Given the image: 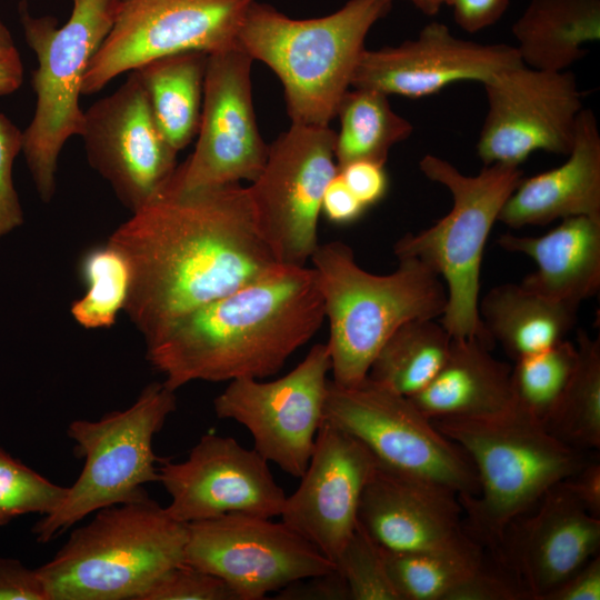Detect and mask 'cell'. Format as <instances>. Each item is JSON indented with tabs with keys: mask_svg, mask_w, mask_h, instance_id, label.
Segmentation results:
<instances>
[{
	"mask_svg": "<svg viewBox=\"0 0 600 600\" xmlns=\"http://www.w3.org/2000/svg\"><path fill=\"white\" fill-rule=\"evenodd\" d=\"M431 421L467 453L476 469L479 492L459 500L468 534L489 556L512 521L589 459L552 436L517 402L492 416Z\"/></svg>",
	"mask_w": 600,
	"mask_h": 600,
	"instance_id": "obj_3",
	"label": "cell"
},
{
	"mask_svg": "<svg viewBox=\"0 0 600 600\" xmlns=\"http://www.w3.org/2000/svg\"><path fill=\"white\" fill-rule=\"evenodd\" d=\"M139 600H238L219 577L180 563L162 574Z\"/></svg>",
	"mask_w": 600,
	"mask_h": 600,
	"instance_id": "obj_37",
	"label": "cell"
},
{
	"mask_svg": "<svg viewBox=\"0 0 600 600\" xmlns=\"http://www.w3.org/2000/svg\"><path fill=\"white\" fill-rule=\"evenodd\" d=\"M324 420L357 438L377 462L399 473L476 496L479 482L467 453L404 396L368 377L343 387L329 379Z\"/></svg>",
	"mask_w": 600,
	"mask_h": 600,
	"instance_id": "obj_10",
	"label": "cell"
},
{
	"mask_svg": "<svg viewBox=\"0 0 600 600\" xmlns=\"http://www.w3.org/2000/svg\"><path fill=\"white\" fill-rule=\"evenodd\" d=\"M497 243L534 260L520 284L540 297L579 309L600 289V218L570 217L543 236L504 233Z\"/></svg>",
	"mask_w": 600,
	"mask_h": 600,
	"instance_id": "obj_24",
	"label": "cell"
},
{
	"mask_svg": "<svg viewBox=\"0 0 600 600\" xmlns=\"http://www.w3.org/2000/svg\"><path fill=\"white\" fill-rule=\"evenodd\" d=\"M563 483L590 514L600 518V462L598 459L589 458L578 471L563 480Z\"/></svg>",
	"mask_w": 600,
	"mask_h": 600,
	"instance_id": "obj_45",
	"label": "cell"
},
{
	"mask_svg": "<svg viewBox=\"0 0 600 600\" xmlns=\"http://www.w3.org/2000/svg\"><path fill=\"white\" fill-rule=\"evenodd\" d=\"M0 600H49L37 569L0 558Z\"/></svg>",
	"mask_w": 600,
	"mask_h": 600,
	"instance_id": "obj_40",
	"label": "cell"
},
{
	"mask_svg": "<svg viewBox=\"0 0 600 600\" xmlns=\"http://www.w3.org/2000/svg\"><path fill=\"white\" fill-rule=\"evenodd\" d=\"M381 550L388 573L401 600H449L451 593L490 559L482 548L446 553Z\"/></svg>",
	"mask_w": 600,
	"mask_h": 600,
	"instance_id": "obj_32",
	"label": "cell"
},
{
	"mask_svg": "<svg viewBox=\"0 0 600 600\" xmlns=\"http://www.w3.org/2000/svg\"><path fill=\"white\" fill-rule=\"evenodd\" d=\"M183 562L222 579L238 600H261L337 569L282 520L243 513L187 523Z\"/></svg>",
	"mask_w": 600,
	"mask_h": 600,
	"instance_id": "obj_13",
	"label": "cell"
},
{
	"mask_svg": "<svg viewBox=\"0 0 600 600\" xmlns=\"http://www.w3.org/2000/svg\"><path fill=\"white\" fill-rule=\"evenodd\" d=\"M366 210L338 172L323 192L321 213L334 224H349L357 221Z\"/></svg>",
	"mask_w": 600,
	"mask_h": 600,
	"instance_id": "obj_43",
	"label": "cell"
},
{
	"mask_svg": "<svg viewBox=\"0 0 600 600\" xmlns=\"http://www.w3.org/2000/svg\"><path fill=\"white\" fill-rule=\"evenodd\" d=\"M208 54L203 51L179 52L134 69L158 127L178 152L199 130Z\"/></svg>",
	"mask_w": 600,
	"mask_h": 600,
	"instance_id": "obj_28",
	"label": "cell"
},
{
	"mask_svg": "<svg viewBox=\"0 0 600 600\" xmlns=\"http://www.w3.org/2000/svg\"><path fill=\"white\" fill-rule=\"evenodd\" d=\"M480 319L496 342L514 361L564 340L578 309L548 300L521 284L503 283L479 300Z\"/></svg>",
	"mask_w": 600,
	"mask_h": 600,
	"instance_id": "obj_27",
	"label": "cell"
},
{
	"mask_svg": "<svg viewBox=\"0 0 600 600\" xmlns=\"http://www.w3.org/2000/svg\"><path fill=\"white\" fill-rule=\"evenodd\" d=\"M576 344L574 370L542 423L563 443L587 452L600 448V339L580 330Z\"/></svg>",
	"mask_w": 600,
	"mask_h": 600,
	"instance_id": "obj_31",
	"label": "cell"
},
{
	"mask_svg": "<svg viewBox=\"0 0 600 600\" xmlns=\"http://www.w3.org/2000/svg\"><path fill=\"white\" fill-rule=\"evenodd\" d=\"M23 63L20 54L0 61V97L16 92L23 82Z\"/></svg>",
	"mask_w": 600,
	"mask_h": 600,
	"instance_id": "obj_46",
	"label": "cell"
},
{
	"mask_svg": "<svg viewBox=\"0 0 600 600\" xmlns=\"http://www.w3.org/2000/svg\"><path fill=\"white\" fill-rule=\"evenodd\" d=\"M19 56L13 37L0 16V61Z\"/></svg>",
	"mask_w": 600,
	"mask_h": 600,
	"instance_id": "obj_47",
	"label": "cell"
},
{
	"mask_svg": "<svg viewBox=\"0 0 600 600\" xmlns=\"http://www.w3.org/2000/svg\"><path fill=\"white\" fill-rule=\"evenodd\" d=\"M393 0H348L336 12L292 19L253 0L237 44L266 63L283 86L291 123L328 127L351 79L373 24Z\"/></svg>",
	"mask_w": 600,
	"mask_h": 600,
	"instance_id": "obj_4",
	"label": "cell"
},
{
	"mask_svg": "<svg viewBox=\"0 0 600 600\" xmlns=\"http://www.w3.org/2000/svg\"><path fill=\"white\" fill-rule=\"evenodd\" d=\"M278 599L350 600L348 587L338 569L300 580L279 591Z\"/></svg>",
	"mask_w": 600,
	"mask_h": 600,
	"instance_id": "obj_42",
	"label": "cell"
},
{
	"mask_svg": "<svg viewBox=\"0 0 600 600\" xmlns=\"http://www.w3.org/2000/svg\"><path fill=\"white\" fill-rule=\"evenodd\" d=\"M253 0H114L113 22L90 61L82 94L173 53H212L237 44Z\"/></svg>",
	"mask_w": 600,
	"mask_h": 600,
	"instance_id": "obj_12",
	"label": "cell"
},
{
	"mask_svg": "<svg viewBox=\"0 0 600 600\" xmlns=\"http://www.w3.org/2000/svg\"><path fill=\"white\" fill-rule=\"evenodd\" d=\"M176 407V391L152 382L124 410L72 421L68 436L84 466L62 503L34 524L37 540L46 543L91 512L147 493L143 484L159 481L152 440Z\"/></svg>",
	"mask_w": 600,
	"mask_h": 600,
	"instance_id": "obj_9",
	"label": "cell"
},
{
	"mask_svg": "<svg viewBox=\"0 0 600 600\" xmlns=\"http://www.w3.org/2000/svg\"><path fill=\"white\" fill-rule=\"evenodd\" d=\"M600 556L592 557L580 569L554 588L544 600H599Z\"/></svg>",
	"mask_w": 600,
	"mask_h": 600,
	"instance_id": "obj_44",
	"label": "cell"
},
{
	"mask_svg": "<svg viewBox=\"0 0 600 600\" xmlns=\"http://www.w3.org/2000/svg\"><path fill=\"white\" fill-rule=\"evenodd\" d=\"M418 10L426 16H436L442 4L450 3L451 0H409Z\"/></svg>",
	"mask_w": 600,
	"mask_h": 600,
	"instance_id": "obj_48",
	"label": "cell"
},
{
	"mask_svg": "<svg viewBox=\"0 0 600 600\" xmlns=\"http://www.w3.org/2000/svg\"><path fill=\"white\" fill-rule=\"evenodd\" d=\"M114 0H72L71 14L59 26L52 16H34L22 0L18 6L27 44L37 59L31 86L33 116L22 131V154L39 198L49 203L66 142L80 136L84 110L80 96L91 59L113 22Z\"/></svg>",
	"mask_w": 600,
	"mask_h": 600,
	"instance_id": "obj_8",
	"label": "cell"
},
{
	"mask_svg": "<svg viewBox=\"0 0 600 600\" xmlns=\"http://www.w3.org/2000/svg\"><path fill=\"white\" fill-rule=\"evenodd\" d=\"M511 32L523 64L569 70L600 40V0H530Z\"/></svg>",
	"mask_w": 600,
	"mask_h": 600,
	"instance_id": "obj_26",
	"label": "cell"
},
{
	"mask_svg": "<svg viewBox=\"0 0 600 600\" xmlns=\"http://www.w3.org/2000/svg\"><path fill=\"white\" fill-rule=\"evenodd\" d=\"M312 269L329 320L327 346L332 381L343 387L362 382L382 344L403 323L441 317L447 306L442 279L423 262L398 259L389 274L362 269L343 242L319 244Z\"/></svg>",
	"mask_w": 600,
	"mask_h": 600,
	"instance_id": "obj_5",
	"label": "cell"
},
{
	"mask_svg": "<svg viewBox=\"0 0 600 600\" xmlns=\"http://www.w3.org/2000/svg\"><path fill=\"white\" fill-rule=\"evenodd\" d=\"M452 337L434 319H416L400 326L374 357L368 378L411 398L434 378L446 361Z\"/></svg>",
	"mask_w": 600,
	"mask_h": 600,
	"instance_id": "obj_29",
	"label": "cell"
},
{
	"mask_svg": "<svg viewBox=\"0 0 600 600\" xmlns=\"http://www.w3.org/2000/svg\"><path fill=\"white\" fill-rule=\"evenodd\" d=\"M376 464L364 444L324 420L281 520L336 563L358 524L361 496Z\"/></svg>",
	"mask_w": 600,
	"mask_h": 600,
	"instance_id": "obj_20",
	"label": "cell"
},
{
	"mask_svg": "<svg viewBox=\"0 0 600 600\" xmlns=\"http://www.w3.org/2000/svg\"><path fill=\"white\" fill-rule=\"evenodd\" d=\"M336 131L291 123L247 187L257 230L278 263L306 266L318 248L323 192L338 173Z\"/></svg>",
	"mask_w": 600,
	"mask_h": 600,
	"instance_id": "obj_11",
	"label": "cell"
},
{
	"mask_svg": "<svg viewBox=\"0 0 600 600\" xmlns=\"http://www.w3.org/2000/svg\"><path fill=\"white\" fill-rule=\"evenodd\" d=\"M187 524L148 493L98 510L37 568L49 600H139L183 563Z\"/></svg>",
	"mask_w": 600,
	"mask_h": 600,
	"instance_id": "obj_6",
	"label": "cell"
},
{
	"mask_svg": "<svg viewBox=\"0 0 600 600\" xmlns=\"http://www.w3.org/2000/svg\"><path fill=\"white\" fill-rule=\"evenodd\" d=\"M350 600H401L379 544L358 522L337 561Z\"/></svg>",
	"mask_w": 600,
	"mask_h": 600,
	"instance_id": "obj_36",
	"label": "cell"
},
{
	"mask_svg": "<svg viewBox=\"0 0 600 600\" xmlns=\"http://www.w3.org/2000/svg\"><path fill=\"white\" fill-rule=\"evenodd\" d=\"M324 318L312 267L280 264L174 321L146 344V356L173 391L192 381L263 379L279 372Z\"/></svg>",
	"mask_w": 600,
	"mask_h": 600,
	"instance_id": "obj_2",
	"label": "cell"
},
{
	"mask_svg": "<svg viewBox=\"0 0 600 600\" xmlns=\"http://www.w3.org/2000/svg\"><path fill=\"white\" fill-rule=\"evenodd\" d=\"M67 492L0 448V526L27 513H51Z\"/></svg>",
	"mask_w": 600,
	"mask_h": 600,
	"instance_id": "obj_35",
	"label": "cell"
},
{
	"mask_svg": "<svg viewBox=\"0 0 600 600\" xmlns=\"http://www.w3.org/2000/svg\"><path fill=\"white\" fill-rule=\"evenodd\" d=\"M476 338H452L450 350L434 378L409 398L430 420L480 418L511 408L512 368Z\"/></svg>",
	"mask_w": 600,
	"mask_h": 600,
	"instance_id": "obj_25",
	"label": "cell"
},
{
	"mask_svg": "<svg viewBox=\"0 0 600 600\" xmlns=\"http://www.w3.org/2000/svg\"><path fill=\"white\" fill-rule=\"evenodd\" d=\"M567 156L557 168L522 178L498 221L518 229L570 217L600 218V132L591 109L580 111Z\"/></svg>",
	"mask_w": 600,
	"mask_h": 600,
	"instance_id": "obj_23",
	"label": "cell"
},
{
	"mask_svg": "<svg viewBox=\"0 0 600 600\" xmlns=\"http://www.w3.org/2000/svg\"><path fill=\"white\" fill-rule=\"evenodd\" d=\"M338 169L347 187L367 209L386 196L389 182L384 164L358 160Z\"/></svg>",
	"mask_w": 600,
	"mask_h": 600,
	"instance_id": "obj_39",
	"label": "cell"
},
{
	"mask_svg": "<svg viewBox=\"0 0 600 600\" xmlns=\"http://www.w3.org/2000/svg\"><path fill=\"white\" fill-rule=\"evenodd\" d=\"M79 137L90 167L130 212L163 191L178 168V151L158 127L134 70L84 111Z\"/></svg>",
	"mask_w": 600,
	"mask_h": 600,
	"instance_id": "obj_17",
	"label": "cell"
},
{
	"mask_svg": "<svg viewBox=\"0 0 600 600\" xmlns=\"http://www.w3.org/2000/svg\"><path fill=\"white\" fill-rule=\"evenodd\" d=\"M107 242L129 264L123 311L146 344L181 317L280 266L239 183L184 191L170 182Z\"/></svg>",
	"mask_w": 600,
	"mask_h": 600,
	"instance_id": "obj_1",
	"label": "cell"
},
{
	"mask_svg": "<svg viewBox=\"0 0 600 600\" xmlns=\"http://www.w3.org/2000/svg\"><path fill=\"white\" fill-rule=\"evenodd\" d=\"M482 86L488 109L477 153L484 166L519 167L534 151L570 152L583 109L572 71L539 70L520 63Z\"/></svg>",
	"mask_w": 600,
	"mask_h": 600,
	"instance_id": "obj_15",
	"label": "cell"
},
{
	"mask_svg": "<svg viewBox=\"0 0 600 600\" xmlns=\"http://www.w3.org/2000/svg\"><path fill=\"white\" fill-rule=\"evenodd\" d=\"M268 463L234 438L207 433L186 460L158 467L159 482L170 496L164 509L186 524L228 513L280 517L287 494Z\"/></svg>",
	"mask_w": 600,
	"mask_h": 600,
	"instance_id": "obj_18",
	"label": "cell"
},
{
	"mask_svg": "<svg viewBox=\"0 0 600 600\" xmlns=\"http://www.w3.org/2000/svg\"><path fill=\"white\" fill-rule=\"evenodd\" d=\"M252 62L239 46L208 54L198 139L170 181L176 188L190 191L252 182L263 169L269 146L253 109Z\"/></svg>",
	"mask_w": 600,
	"mask_h": 600,
	"instance_id": "obj_16",
	"label": "cell"
},
{
	"mask_svg": "<svg viewBox=\"0 0 600 600\" xmlns=\"http://www.w3.org/2000/svg\"><path fill=\"white\" fill-rule=\"evenodd\" d=\"M387 94L353 88L342 97L337 116L334 158L338 168L358 160L384 164L391 148L408 139L413 126L391 107Z\"/></svg>",
	"mask_w": 600,
	"mask_h": 600,
	"instance_id": "obj_30",
	"label": "cell"
},
{
	"mask_svg": "<svg viewBox=\"0 0 600 600\" xmlns=\"http://www.w3.org/2000/svg\"><path fill=\"white\" fill-rule=\"evenodd\" d=\"M599 548L600 518L590 514L561 481L510 523L490 557L528 600H544Z\"/></svg>",
	"mask_w": 600,
	"mask_h": 600,
	"instance_id": "obj_21",
	"label": "cell"
},
{
	"mask_svg": "<svg viewBox=\"0 0 600 600\" xmlns=\"http://www.w3.org/2000/svg\"><path fill=\"white\" fill-rule=\"evenodd\" d=\"M327 343L314 344L301 362L281 378H238L213 400L218 418L243 426L253 449L283 472L300 478L324 421L328 372Z\"/></svg>",
	"mask_w": 600,
	"mask_h": 600,
	"instance_id": "obj_14",
	"label": "cell"
},
{
	"mask_svg": "<svg viewBox=\"0 0 600 600\" xmlns=\"http://www.w3.org/2000/svg\"><path fill=\"white\" fill-rule=\"evenodd\" d=\"M577 360V344L564 339L514 361L511 383L516 402L542 422L566 388Z\"/></svg>",
	"mask_w": 600,
	"mask_h": 600,
	"instance_id": "obj_34",
	"label": "cell"
},
{
	"mask_svg": "<svg viewBox=\"0 0 600 600\" xmlns=\"http://www.w3.org/2000/svg\"><path fill=\"white\" fill-rule=\"evenodd\" d=\"M419 168L429 180L449 190L452 207L432 227L400 238L393 252L398 259L423 262L442 279L447 306L440 322L452 338H476L492 349L494 341L478 309L482 254L523 171L518 166L493 163L476 176H466L446 159L429 153L419 161Z\"/></svg>",
	"mask_w": 600,
	"mask_h": 600,
	"instance_id": "obj_7",
	"label": "cell"
},
{
	"mask_svg": "<svg viewBox=\"0 0 600 600\" xmlns=\"http://www.w3.org/2000/svg\"><path fill=\"white\" fill-rule=\"evenodd\" d=\"M358 522L391 552L446 553L482 548L464 528L454 491L378 462L362 492Z\"/></svg>",
	"mask_w": 600,
	"mask_h": 600,
	"instance_id": "obj_22",
	"label": "cell"
},
{
	"mask_svg": "<svg viewBox=\"0 0 600 600\" xmlns=\"http://www.w3.org/2000/svg\"><path fill=\"white\" fill-rule=\"evenodd\" d=\"M22 150V130L0 112V239L24 222L23 209L13 182V164Z\"/></svg>",
	"mask_w": 600,
	"mask_h": 600,
	"instance_id": "obj_38",
	"label": "cell"
},
{
	"mask_svg": "<svg viewBox=\"0 0 600 600\" xmlns=\"http://www.w3.org/2000/svg\"><path fill=\"white\" fill-rule=\"evenodd\" d=\"M520 63L514 46L466 40L452 34L447 24L432 21L398 46L364 49L351 87L422 98L460 81L483 83Z\"/></svg>",
	"mask_w": 600,
	"mask_h": 600,
	"instance_id": "obj_19",
	"label": "cell"
},
{
	"mask_svg": "<svg viewBox=\"0 0 600 600\" xmlns=\"http://www.w3.org/2000/svg\"><path fill=\"white\" fill-rule=\"evenodd\" d=\"M79 264L87 290L71 304L72 318L86 329L112 327L124 309L130 289L131 274L126 258L107 242L89 249Z\"/></svg>",
	"mask_w": 600,
	"mask_h": 600,
	"instance_id": "obj_33",
	"label": "cell"
},
{
	"mask_svg": "<svg viewBox=\"0 0 600 600\" xmlns=\"http://www.w3.org/2000/svg\"><path fill=\"white\" fill-rule=\"evenodd\" d=\"M452 16L456 23L469 33L479 32L504 14L509 0H451Z\"/></svg>",
	"mask_w": 600,
	"mask_h": 600,
	"instance_id": "obj_41",
	"label": "cell"
}]
</instances>
